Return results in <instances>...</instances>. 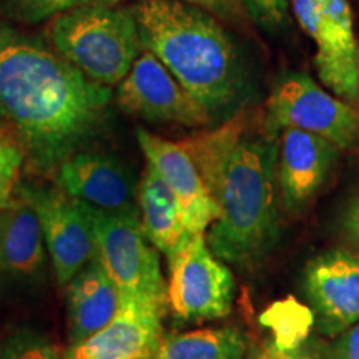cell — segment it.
Instances as JSON below:
<instances>
[{"label":"cell","mask_w":359,"mask_h":359,"mask_svg":"<svg viewBox=\"0 0 359 359\" xmlns=\"http://www.w3.org/2000/svg\"><path fill=\"white\" fill-rule=\"evenodd\" d=\"M114 93L55 48L0 22V118L39 172H52L100 132Z\"/></svg>","instance_id":"cell-1"},{"label":"cell","mask_w":359,"mask_h":359,"mask_svg":"<svg viewBox=\"0 0 359 359\" xmlns=\"http://www.w3.org/2000/svg\"><path fill=\"white\" fill-rule=\"evenodd\" d=\"M218 206L206 245L223 263L251 269L280 241L278 133L241 110L210 132L180 142Z\"/></svg>","instance_id":"cell-2"},{"label":"cell","mask_w":359,"mask_h":359,"mask_svg":"<svg viewBox=\"0 0 359 359\" xmlns=\"http://www.w3.org/2000/svg\"><path fill=\"white\" fill-rule=\"evenodd\" d=\"M132 8L143 48L167 67L212 125L240 114L250 77L217 17L180 0H138Z\"/></svg>","instance_id":"cell-3"},{"label":"cell","mask_w":359,"mask_h":359,"mask_svg":"<svg viewBox=\"0 0 359 359\" xmlns=\"http://www.w3.org/2000/svg\"><path fill=\"white\" fill-rule=\"evenodd\" d=\"M48 37L53 48L93 82L116 87L143 52L132 7L97 6L62 13Z\"/></svg>","instance_id":"cell-4"},{"label":"cell","mask_w":359,"mask_h":359,"mask_svg":"<svg viewBox=\"0 0 359 359\" xmlns=\"http://www.w3.org/2000/svg\"><path fill=\"white\" fill-rule=\"evenodd\" d=\"M95 235V257L122 302L163 311L167 285L155 246L147 240L138 210L109 213L85 203Z\"/></svg>","instance_id":"cell-5"},{"label":"cell","mask_w":359,"mask_h":359,"mask_svg":"<svg viewBox=\"0 0 359 359\" xmlns=\"http://www.w3.org/2000/svg\"><path fill=\"white\" fill-rule=\"evenodd\" d=\"M264 122L280 135L294 128L326 138L339 150L359 143V107L323 87L303 72L281 77L264 105Z\"/></svg>","instance_id":"cell-6"},{"label":"cell","mask_w":359,"mask_h":359,"mask_svg":"<svg viewBox=\"0 0 359 359\" xmlns=\"http://www.w3.org/2000/svg\"><path fill=\"white\" fill-rule=\"evenodd\" d=\"M290 11L311 40L323 87L359 105V37L349 0H290Z\"/></svg>","instance_id":"cell-7"},{"label":"cell","mask_w":359,"mask_h":359,"mask_svg":"<svg viewBox=\"0 0 359 359\" xmlns=\"http://www.w3.org/2000/svg\"><path fill=\"white\" fill-rule=\"evenodd\" d=\"M168 266L167 298L178 318L201 321L230 314L235 278L208 248L205 233L188 236L168 258Z\"/></svg>","instance_id":"cell-8"},{"label":"cell","mask_w":359,"mask_h":359,"mask_svg":"<svg viewBox=\"0 0 359 359\" xmlns=\"http://www.w3.org/2000/svg\"><path fill=\"white\" fill-rule=\"evenodd\" d=\"M19 196L32 206L52 257L57 281L69 285L95 258V235L83 201L62 190L20 187Z\"/></svg>","instance_id":"cell-9"},{"label":"cell","mask_w":359,"mask_h":359,"mask_svg":"<svg viewBox=\"0 0 359 359\" xmlns=\"http://www.w3.org/2000/svg\"><path fill=\"white\" fill-rule=\"evenodd\" d=\"M116 105L125 114L151 123L206 127L212 120L180 85L170 70L143 48L122 82L116 85Z\"/></svg>","instance_id":"cell-10"},{"label":"cell","mask_w":359,"mask_h":359,"mask_svg":"<svg viewBox=\"0 0 359 359\" xmlns=\"http://www.w3.org/2000/svg\"><path fill=\"white\" fill-rule=\"evenodd\" d=\"M318 333L339 336L359 321V253L336 248L318 255L303 275Z\"/></svg>","instance_id":"cell-11"},{"label":"cell","mask_w":359,"mask_h":359,"mask_svg":"<svg viewBox=\"0 0 359 359\" xmlns=\"http://www.w3.org/2000/svg\"><path fill=\"white\" fill-rule=\"evenodd\" d=\"M341 150L318 135L286 128L278 135L276 180L281 203L299 212L311 201L333 172Z\"/></svg>","instance_id":"cell-12"},{"label":"cell","mask_w":359,"mask_h":359,"mask_svg":"<svg viewBox=\"0 0 359 359\" xmlns=\"http://www.w3.org/2000/svg\"><path fill=\"white\" fill-rule=\"evenodd\" d=\"M137 140L147 163L160 175L180 201L188 231L193 235L206 233L218 218V206L190 154L180 142L167 140L143 128L137 130Z\"/></svg>","instance_id":"cell-13"},{"label":"cell","mask_w":359,"mask_h":359,"mask_svg":"<svg viewBox=\"0 0 359 359\" xmlns=\"http://www.w3.org/2000/svg\"><path fill=\"white\" fill-rule=\"evenodd\" d=\"M60 190L109 213L137 210L138 188L122 160L97 151H77L57 167Z\"/></svg>","instance_id":"cell-14"},{"label":"cell","mask_w":359,"mask_h":359,"mask_svg":"<svg viewBox=\"0 0 359 359\" xmlns=\"http://www.w3.org/2000/svg\"><path fill=\"white\" fill-rule=\"evenodd\" d=\"M160 309L125 303L105 327L65 351V359H150L161 339Z\"/></svg>","instance_id":"cell-15"},{"label":"cell","mask_w":359,"mask_h":359,"mask_svg":"<svg viewBox=\"0 0 359 359\" xmlns=\"http://www.w3.org/2000/svg\"><path fill=\"white\" fill-rule=\"evenodd\" d=\"M122 308V296L97 257L67 285L70 346L105 327Z\"/></svg>","instance_id":"cell-16"},{"label":"cell","mask_w":359,"mask_h":359,"mask_svg":"<svg viewBox=\"0 0 359 359\" xmlns=\"http://www.w3.org/2000/svg\"><path fill=\"white\" fill-rule=\"evenodd\" d=\"M137 200L147 240L170 258L193 233L188 231L177 196L148 163L138 183Z\"/></svg>","instance_id":"cell-17"},{"label":"cell","mask_w":359,"mask_h":359,"mask_svg":"<svg viewBox=\"0 0 359 359\" xmlns=\"http://www.w3.org/2000/svg\"><path fill=\"white\" fill-rule=\"evenodd\" d=\"M43 235L39 218L25 200L0 210V269L34 273L43 259Z\"/></svg>","instance_id":"cell-18"},{"label":"cell","mask_w":359,"mask_h":359,"mask_svg":"<svg viewBox=\"0 0 359 359\" xmlns=\"http://www.w3.org/2000/svg\"><path fill=\"white\" fill-rule=\"evenodd\" d=\"M246 353L243 331L223 326L165 336L150 359H245Z\"/></svg>","instance_id":"cell-19"},{"label":"cell","mask_w":359,"mask_h":359,"mask_svg":"<svg viewBox=\"0 0 359 359\" xmlns=\"http://www.w3.org/2000/svg\"><path fill=\"white\" fill-rule=\"evenodd\" d=\"M313 321V313L296 303L294 299H286V302L275 304L263 316L264 325L271 327L275 333L273 341L283 348L296 346L306 339Z\"/></svg>","instance_id":"cell-20"},{"label":"cell","mask_w":359,"mask_h":359,"mask_svg":"<svg viewBox=\"0 0 359 359\" xmlns=\"http://www.w3.org/2000/svg\"><path fill=\"white\" fill-rule=\"evenodd\" d=\"M118 2L122 0H7V6L17 20L37 24L79 8L116 6Z\"/></svg>","instance_id":"cell-21"},{"label":"cell","mask_w":359,"mask_h":359,"mask_svg":"<svg viewBox=\"0 0 359 359\" xmlns=\"http://www.w3.org/2000/svg\"><path fill=\"white\" fill-rule=\"evenodd\" d=\"M0 359H65V353L45 336L25 330L0 344Z\"/></svg>","instance_id":"cell-22"},{"label":"cell","mask_w":359,"mask_h":359,"mask_svg":"<svg viewBox=\"0 0 359 359\" xmlns=\"http://www.w3.org/2000/svg\"><path fill=\"white\" fill-rule=\"evenodd\" d=\"M245 359H333L331 344L308 336L306 339L291 348H283L275 341H264L246 353Z\"/></svg>","instance_id":"cell-23"},{"label":"cell","mask_w":359,"mask_h":359,"mask_svg":"<svg viewBox=\"0 0 359 359\" xmlns=\"http://www.w3.org/2000/svg\"><path fill=\"white\" fill-rule=\"evenodd\" d=\"M246 15L268 34H278L290 24V0H243Z\"/></svg>","instance_id":"cell-24"},{"label":"cell","mask_w":359,"mask_h":359,"mask_svg":"<svg viewBox=\"0 0 359 359\" xmlns=\"http://www.w3.org/2000/svg\"><path fill=\"white\" fill-rule=\"evenodd\" d=\"M22 163L24 151L20 145L0 138V210L8 208L15 201L13 193L19 183Z\"/></svg>","instance_id":"cell-25"},{"label":"cell","mask_w":359,"mask_h":359,"mask_svg":"<svg viewBox=\"0 0 359 359\" xmlns=\"http://www.w3.org/2000/svg\"><path fill=\"white\" fill-rule=\"evenodd\" d=\"M180 2L198 7L222 20H240L246 15L243 0H180Z\"/></svg>","instance_id":"cell-26"},{"label":"cell","mask_w":359,"mask_h":359,"mask_svg":"<svg viewBox=\"0 0 359 359\" xmlns=\"http://www.w3.org/2000/svg\"><path fill=\"white\" fill-rule=\"evenodd\" d=\"M339 226L349 243H353L359 250V188L349 196L341 212Z\"/></svg>","instance_id":"cell-27"},{"label":"cell","mask_w":359,"mask_h":359,"mask_svg":"<svg viewBox=\"0 0 359 359\" xmlns=\"http://www.w3.org/2000/svg\"><path fill=\"white\" fill-rule=\"evenodd\" d=\"M331 353L333 359H359V321L339 334L331 344Z\"/></svg>","instance_id":"cell-28"}]
</instances>
